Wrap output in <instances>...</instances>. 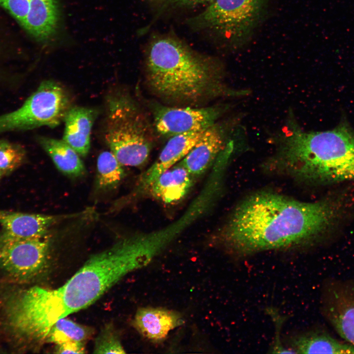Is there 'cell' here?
Wrapping results in <instances>:
<instances>
[{"label":"cell","mask_w":354,"mask_h":354,"mask_svg":"<svg viewBox=\"0 0 354 354\" xmlns=\"http://www.w3.org/2000/svg\"><path fill=\"white\" fill-rule=\"evenodd\" d=\"M193 177L179 162L162 173L148 189L157 200L166 204L176 203L189 192Z\"/></svg>","instance_id":"obj_15"},{"label":"cell","mask_w":354,"mask_h":354,"mask_svg":"<svg viewBox=\"0 0 354 354\" xmlns=\"http://www.w3.org/2000/svg\"><path fill=\"white\" fill-rule=\"evenodd\" d=\"M270 0H215L190 18L192 28L208 31L233 51L250 42L263 23Z\"/></svg>","instance_id":"obj_5"},{"label":"cell","mask_w":354,"mask_h":354,"mask_svg":"<svg viewBox=\"0 0 354 354\" xmlns=\"http://www.w3.org/2000/svg\"><path fill=\"white\" fill-rule=\"evenodd\" d=\"M26 157V151L21 146L5 140H0V171L9 174L19 167Z\"/></svg>","instance_id":"obj_22"},{"label":"cell","mask_w":354,"mask_h":354,"mask_svg":"<svg viewBox=\"0 0 354 354\" xmlns=\"http://www.w3.org/2000/svg\"><path fill=\"white\" fill-rule=\"evenodd\" d=\"M294 354H354V347L321 331H309L291 337L288 347Z\"/></svg>","instance_id":"obj_17"},{"label":"cell","mask_w":354,"mask_h":354,"mask_svg":"<svg viewBox=\"0 0 354 354\" xmlns=\"http://www.w3.org/2000/svg\"><path fill=\"white\" fill-rule=\"evenodd\" d=\"M220 114L219 109L213 107L194 108L160 106L154 112V121L158 133L175 135L206 129L214 124Z\"/></svg>","instance_id":"obj_9"},{"label":"cell","mask_w":354,"mask_h":354,"mask_svg":"<svg viewBox=\"0 0 354 354\" xmlns=\"http://www.w3.org/2000/svg\"><path fill=\"white\" fill-rule=\"evenodd\" d=\"M3 175V173L0 171V178Z\"/></svg>","instance_id":"obj_27"},{"label":"cell","mask_w":354,"mask_h":354,"mask_svg":"<svg viewBox=\"0 0 354 354\" xmlns=\"http://www.w3.org/2000/svg\"><path fill=\"white\" fill-rule=\"evenodd\" d=\"M59 10L57 0H36L23 28L39 41H45L57 30Z\"/></svg>","instance_id":"obj_19"},{"label":"cell","mask_w":354,"mask_h":354,"mask_svg":"<svg viewBox=\"0 0 354 354\" xmlns=\"http://www.w3.org/2000/svg\"><path fill=\"white\" fill-rule=\"evenodd\" d=\"M267 165L303 182L328 184L354 180V133L341 124L324 131H305L291 119L275 137Z\"/></svg>","instance_id":"obj_3"},{"label":"cell","mask_w":354,"mask_h":354,"mask_svg":"<svg viewBox=\"0 0 354 354\" xmlns=\"http://www.w3.org/2000/svg\"><path fill=\"white\" fill-rule=\"evenodd\" d=\"M122 166L111 151L100 153L97 160L96 189L107 191L115 188L124 176Z\"/></svg>","instance_id":"obj_20"},{"label":"cell","mask_w":354,"mask_h":354,"mask_svg":"<svg viewBox=\"0 0 354 354\" xmlns=\"http://www.w3.org/2000/svg\"><path fill=\"white\" fill-rule=\"evenodd\" d=\"M158 4L161 10L167 8H193L202 5L207 6L215 0H150Z\"/></svg>","instance_id":"obj_25"},{"label":"cell","mask_w":354,"mask_h":354,"mask_svg":"<svg viewBox=\"0 0 354 354\" xmlns=\"http://www.w3.org/2000/svg\"><path fill=\"white\" fill-rule=\"evenodd\" d=\"M71 104L65 87L55 81H44L20 108L0 116V133L42 126L55 127L64 120Z\"/></svg>","instance_id":"obj_7"},{"label":"cell","mask_w":354,"mask_h":354,"mask_svg":"<svg viewBox=\"0 0 354 354\" xmlns=\"http://www.w3.org/2000/svg\"><path fill=\"white\" fill-rule=\"evenodd\" d=\"M225 133L215 124L203 133L180 163L193 177L204 173L224 149Z\"/></svg>","instance_id":"obj_13"},{"label":"cell","mask_w":354,"mask_h":354,"mask_svg":"<svg viewBox=\"0 0 354 354\" xmlns=\"http://www.w3.org/2000/svg\"><path fill=\"white\" fill-rule=\"evenodd\" d=\"M146 70L150 88L170 100L195 102L207 96L248 94L247 90L224 86L219 63L174 35H157L149 41L146 49Z\"/></svg>","instance_id":"obj_4"},{"label":"cell","mask_w":354,"mask_h":354,"mask_svg":"<svg viewBox=\"0 0 354 354\" xmlns=\"http://www.w3.org/2000/svg\"><path fill=\"white\" fill-rule=\"evenodd\" d=\"M266 311L272 320L275 326V334L269 353L271 354H294L290 349L285 346L282 341L281 328L286 320L283 315L273 307L267 308Z\"/></svg>","instance_id":"obj_24"},{"label":"cell","mask_w":354,"mask_h":354,"mask_svg":"<svg viewBox=\"0 0 354 354\" xmlns=\"http://www.w3.org/2000/svg\"><path fill=\"white\" fill-rule=\"evenodd\" d=\"M205 129L172 136L156 161L142 175L139 179L140 188L148 189L162 173L181 161L195 145Z\"/></svg>","instance_id":"obj_12"},{"label":"cell","mask_w":354,"mask_h":354,"mask_svg":"<svg viewBox=\"0 0 354 354\" xmlns=\"http://www.w3.org/2000/svg\"><path fill=\"white\" fill-rule=\"evenodd\" d=\"M51 242L47 233L0 242V269L20 281L35 277L47 265Z\"/></svg>","instance_id":"obj_8"},{"label":"cell","mask_w":354,"mask_h":354,"mask_svg":"<svg viewBox=\"0 0 354 354\" xmlns=\"http://www.w3.org/2000/svg\"><path fill=\"white\" fill-rule=\"evenodd\" d=\"M91 333L90 328L63 318L52 326L45 340L57 345L68 342L84 343Z\"/></svg>","instance_id":"obj_21"},{"label":"cell","mask_w":354,"mask_h":354,"mask_svg":"<svg viewBox=\"0 0 354 354\" xmlns=\"http://www.w3.org/2000/svg\"><path fill=\"white\" fill-rule=\"evenodd\" d=\"M38 142L62 173L71 177L85 174V167L80 155L63 140L40 136Z\"/></svg>","instance_id":"obj_18"},{"label":"cell","mask_w":354,"mask_h":354,"mask_svg":"<svg viewBox=\"0 0 354 354\" xmlns=\"http://www.w3.org/2000/svg\"><path fill=\"white\" fill-rule=\"evenodd\" d=\"M138 264L135 251L125 238L91 256L62 286H34L12 296L8 315L14 330L30 339L45 340L59 320L97 300Z\"/></svg>","instance_id":"obj_2"},{"label":"cell","mask_w":354,"mask_h":354,"mask_svg":"<svg viewBox=\"0 0 354 354\" xmlns=\"http://www.w3.org/2000/svg\"><path fill=\"white\" fill-rule=\"evenodd\" d=\"M78 215H51L0 210V224L3 228L0 242L45 235L51 226L60 221Z\"/></svg>","instance_id":"obj_11"},{"label":"cell","mask_w":354,"mask_h":354,"mask_svg":"<svg viewBox=\"0 0 354 354\" xmlns=\"http://www.w3.org/2000/svg\"><path fill=\"white\" fill-rule=\"evenodd\" d=\"M93 353H125L118 335L110 325L105 326L96 338Z\"/></svg>","instance_id":"obj_23"},{"label":"cell","mask_w":354,"mask_h":354,"mask_svg":"<svg viewBox=\"0 0 354 354\" xmlns=\"http://www.w3.org/2000/svg\"><path fill=\"white\" fill-rule=\"evenodd\" d=\"M105 102L103 135L111 151L123 166L143 165L151 146L133 102L114 90L107 95Z\"/></svg>","instance_id":"obj_6"},{"label":"cell","mask_w":354,"mask_h":354,"mask_svg":"<svg viewBox=\"0 0 354 354\" xmlns=\"http://www.w3.org/2000/svg\"><path fill=\"white\" fill-rule=\"evenodd\" d=\"M97 114L94 108L72 106L64 118L62 140L81 156L89 152L91 130Z\"/></svg>","instance_id":"obj_14"},{"label":"cell","mask_w":354,"mask_h":354,"mask_svg":"<svg viewBox=\"0 0 354 354\" xmlns=\"http://www.w3.org/2000/svg\"><path fill=\"white\" fill-rule=\"evenodd\" d=\"M83 343L68 342L58 345L56 353L58 354H83L85 353Z\"/></svg>","instance_id":"obj_26"},{"label":"cell","mask_w":354,"mask_h":354,"mask_svg":"<svg viewBox=\"0 0 354 354\" xmlns=\"http://www.w3.org/2000/svg\"><path fill=\"white\" fill-rule=\"evenodd\" d=\"M323 312L338 334L354 347V287L338 282L329 285Z\"/></svg>","instance_id":"obj_10"},{"label":"cell","mask_w":354,"mask_h":354,"mask_svg":"<svg viewBox=\"0 0 354 354\" xmlns=\"http://www.w3.org/2000/svg\"><path fill=\"white\" fill-rule=\"evenodd\" d=\"M338 197L315 202L260 192L238 205L222 228V243L236 256L310 244L334 224L342 212Z\"/></svg>","instance_id":"obj_1"},{"label":"cell","mask_w":354,"mask_h":354,"mask_svg":"<svg viewBox=\"0 0 354 354\" xmlns=\"http://www.w3.org/2000/svg\"><path fill=\"white\" fill-rule=\"evenodd\" d=\"M177 313L162 308H142L135 316L134 326L145 337L153 340L165 338L180 323Z\"/></svg>","instance_id":"obj_16"}]
</instances>
